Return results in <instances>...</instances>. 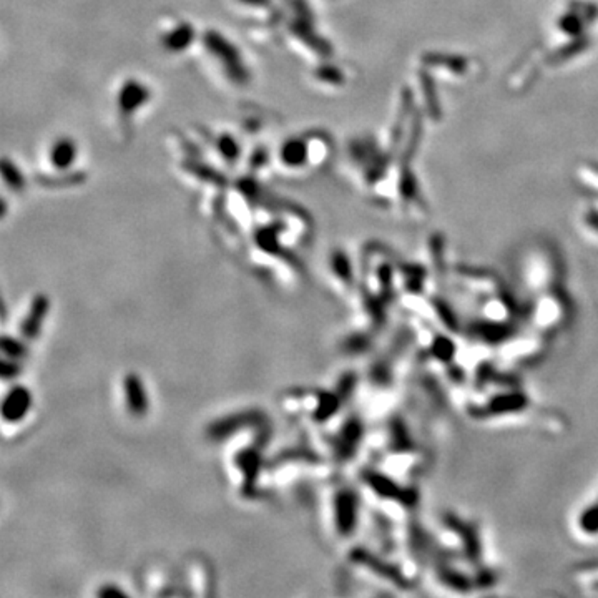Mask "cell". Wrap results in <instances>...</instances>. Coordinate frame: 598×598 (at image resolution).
<instances>
[{
	"instance_id": "cell-7",
	"label": "cell",
	"mask_w": 598,
	"mask_h": 598,
	"mask_svg": "<svg viewBox=\"0 0 598 598\" xmlns=\"http://www.w3.org/2000/svg\"><path fill=\"white\" fill-rule=\"evenodd\" d=\"M580 528L585 533H598V501L580 516Z\"/></svg>"
},
{
	"instance_id": "cell-8",
	"label": "cell",
	"mask_w": 598,
	"mask_h": 598,
	"mask_svg": "<svg viewBox=\"0 0 598 598\" xmlns=\"http://www.w3.org/2000/svg\"><path fill=\"white\" fill-rule=\"evenodd\" d=\"M2 349H4V354H6L7 358L12 359V361L22 358V356L26 354V349H23V346L18 343V341L9 338V336H4Z\"/></svg>"
},
{
	"instance_id": "cell-1",
	"label": "cell",
	"mask_w": 598,
	"mask_h": 598,
	"mask_svg": "<svg viewBox=\"0 0 598 598\" xmlns=\"http://www.w3.org/2000/svg\"><path fill=\"white\" fill-rule=\"evenodd\" d=\"M150 88L143 85L142 82L135 80V78H133V82L125 83V85L118 90L115 98V108L118 115H120V113L127 117H132V113L135 115L140 108H143V103L150 100Z\"/></svg>"
},
{
	"instance_id": "cell-10",
	"label": "cell",
	"mask_w": 598,
	"mask_h": 598,
	"mask_svg": "<svg viewBox=\"0 0 598 598\" xmlns=\"http://www.w3.org/2000/svg\"><path fill=\"white\" fill-rule=\"evenodd\" d=\"M102 597H110V595H117V597H122L125 595L122 590H118V588H105V590L100 592Z\"/></svg>"
},
{
	"instance_id": "cell-4",
	"label": "cell",
	"mask_w": 598,
	"mask_h": 598,
	"mask_svg": "<svg viewBox=\"0 0 598 598\" xmlns=\"http://www.w3.org/2000/svg\"><path fill=\"white\" fill-rule=\"evenodd\" d=\"M336 525L343 535H349L356 527L358 518V501L351 491H343L336 497Z\"/></svg>"
},
{
	"instance_id": "cell-2",
	"label": "cell",
	"mask_w": 598,
	"mask_h": 598,
	"mask_svg": "<svg viewBox=\"0 0 598 598\" xmlns=\"http://www.w3.org/2000/svg\"><path fill=\"white\" fill-rule=\"evenodd\" d=\"M47 161L53 170L63 171L73 166L78 156V146L77 143L68 137L55 138L46 151Z\"/></svg>"
},
{
	"instance_id": "cell-9",
	"label": "cell",
	"mask_w": 598,
	"mask_h": 598,
	"mask_svg": "<svg viewBox=\"0 0 598 598\" xmlns=\"http://www.w3.org/2000/svg\"><path fill=\"white\" fill-rule=\"evenodd\" d=\"M334 265H336V268H334L336 273H338L341 278H346V279L351 278L349 263L343 255H334Z\"/></svg>"
},
{
	"instance_id": "cell-5",
	"label": "cell",
	"mask_w": 598,
	"mask_h": 598,
	"mask_svg": "<svg viewBox=\"0 0 598 598\" xmlns=\"http://www.w3.org/2000/svg\"><path fill=\"white\" fill-rule=\"evenodd\" d=\"M48 313V299L47 296L38 294L36 299L32 301L31 309H28V314L26 316L22 323V334L23 338L33 339L37 338L38 333H41V328L43 324V319Z\"/></svg>"
},
{
	"instance_id": "cell-6",
	"label": "cell",
	"mask_w": 598,
	"mask_h": 598,
	"mask_svg": "<svg viewBox=\"0 0 598 598\" xmlns=\"http://www.w3.org/2000/svg\"><path fill=\"white\" fill-rule=\"evenodd\" d=\"M125 397H127V406L130 409L132 414L135 416H143L148 409V401L145 388H143L142 379L138 378L137 374L127 375L125 379Z\"/></svg>"
},
{
	"instance_id": "cell-3",
	"label": "cell",
	"mask_w": 598,
	"mask_h": 598,
	"mask_svg": "<svg viewBox=\"0 0 598 598\" xmlns=\"http://www.w3.org/2000/svg\"><path fill=\"white\" fill-rule=\"evenodd\" d=\"M32 406V394L31 390L17 385L12 388L11 393L6 395L2 404V416L9 422H17L26 417L28 409Z\"/></svg>"
}]
</instances>
